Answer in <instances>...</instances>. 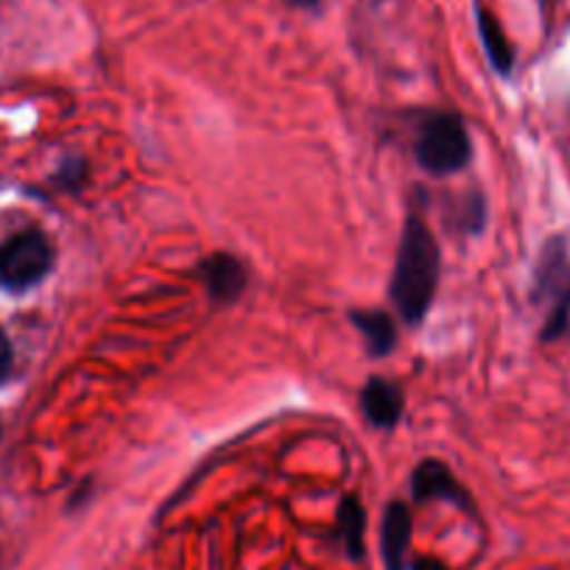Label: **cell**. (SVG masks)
Segmentation results:
<instances>
[{
	"label": "cell",
	"instance_id": "11",
	"mask_svg": "<svg viewBox=\"0 0 570 570\" xmlns=\"http://www.w3.org/2000/svg\"><path fill=\"white\" fill-rule=\"evenodd\" d=\"M479 26H481V37H484V48H487V53H490L492 65H495V68L507 76L509 70H512V48H509L507 37H503V31L498 29V23L492 20V14L479 12Z\"/></svg>",
	"mask_w": 570,
	"mask_h": 570
},
{
	"label": "cell",
	"instance_id": "7",
	"mask_svg": "<svg viewBox=\"0 0 570 570\" xmlns=\"http://www.w3.org/2000/svg\"><path fill=\"white\" fill-rule=\"evenodd\" d=\"M411 540V514L403 503H389L381 525V551L386 570H405V551Z\"/></svg>",
	"mask_w": 570,
	"mask_h": 570
},
{
	"label": "cell",
	"instance_id": "6",
	"mask_svg": "<svg viewBox=\"0 0 570 570\" xmlns=\"http://www.w3.org/2000/svg\"><path fill=\"white\" fill-rule=\"evenodd\" d=\"M361 409L375 428H394L403 414V394L394 383L372 377L361 392Z\"/></svg>",
	"mask_w": 570,
	"mask_h": 570
},
{
	"label": "cell",
	"instance_id": "1",
	"mask_svg": "<svg viewBox=\"0 0 570 570\" xmlns=\"http://www.w3.org/2000/svg\"><path fill=\"white\" fill-rule=\"evenodd\" d=\"M440 285V246L425 224L411 216L400 238L397 263L392 277V299L397 314L409 325H420L434 303Z\"/></svg>",
	"mask_w": 570,
	"mask_h": 570
},
{
	"label": "cell",
	"instance_id": "8",
	"mask_svg": "<svg viewBox=\"0 0 570 570\" xmlns=\"http://www.w3.org/2000/svg\"><path fill=\"white\" fill-rule=\"evenodd\" d=\"M414 498L416 501H431V498H442V501H453L459 507H470L468 495L462 492V487L456 484V479L451 475V470L442 462L428 459L420 468L414 470Z\"/></svg>",
	"mask_w": 570,
	"mask_h": 570
},
{
	"label": "cell",
	"instance_id": "2",
	"mask_svg": "<svg viewBox=\"0 0 570 570\" xmlns=\"http://www.w3.org/2000/svg\"><path fill=\"white\" fill-rule=\"evenodd\" d=\"M416 160L431 174L462 171L470 160V137L453 112H428L416 126Z\"/></svg>",
	"mask_w": 570,
	"mask_h": 570
},
{
	"label": "cell",
	"instance_id": "4",
	"mask_svg": "<svg viewBox=\"0 0 570 570\" xmlns=\"http://www.w3.org/2000/svg\"><path fill=\"white\" fill-rule=\"evenodd\" d=\"M537 285H540V292L551 299V314H548L546 322V338H553L568 327L570 314V263L559 240H553V244L548 246L546 257H542L540 263V274H537Z\"/></svg>",
	"mask_w": 570,
	"mask_h": 570
},
{
	"label": "cell",
	"instance_id": "12",
	"mask_svg": "<svg viewBox=\"0 0 570 570\" xmlns=\"http://www.w3.org/2000/svg\"><path fill=\"white\" fill-rule=\"evenodd\" d=\"M9 372H12V344H9L7 333L0 331V383L7 381Z\"/></svg>",
	"mask_w": 570,
	"mask_h": 570
},
{
	"label": "cell",
	"instance_id": "13",
	"mask_svg": "<svg viewBox=\"0 0 570 570\" xmlns=\"http://www.w3.org/2000/svg\"><path fill=\"white\" fill-rule=\"evenodd\" d=\"M414 570H445L440 562H434V559H420V562L414 564Z\"/></svg>",
	"mask_w": 570,
	"mask_h": 570
},
{
	"label": "cell",
	"instance_id": "9",
	"mask_svg": "<svg viewBox=\"0 0 570 570\" xmlns=\"http://www.w3.org/2000/svg\"><path fill=\"white\" fill-rule=\"evenodd\" d=\"M350 320L358 327L361 336L366 338V347H370L372 355L392 353L394 342H397V331H394V322L386 314H381V311H355Z\"/></svg>",
	"mask_w": 570,
	"mask_h": 570
},
{
	"label": "cell",
	"instance_id": "14",
	"mask_svg": "<svg viewBox=\"0 0 570 570\" xmlns=\"http://www.w3.org/2000/svg\"><path fill=\"white\" fill-rule=\"evenodd\" d=\"M292 7H299V9H316L322 3V0H288Z\"/></svg>",
	"mask_w": 570,
	"mask_h": 570
},
{
	"label": "cell",
	"instance_id": "3",
	"mask_svg": "<svg viewBox=\"0 0 570 570\" xmlns=\"http://www.w3.org/2000/svg\"><path fill=\"white\" fill-rule=\"evenodd\" d=\"M53 249L40 229H23L0 246V288L26 292L51 272Z\"/></svg>",
	"mask_w": 570,
	"mask_h": 570
},
{
	"label": "cell",
	"instance_id": "10",
	"mask_svg": "<svg viewBox=\"0 0 570 570\" xmlns=\"http://www.w3.org/2000/svg\"><path fill=\"white\" fill-rule=\"evenodd\" d=\"M364 525H366V518L358 498L353 495L344 498L336 514V529H338V537H342L344 548H347V553L353 559H358L361 551H364Z\"/></svg>",
	"mask_w": 570,
	"mask_h": 570
},
{
	"label": "cell",
	"instance_id": "5",
	"mask_svg": "<svg viewBox=\"0 0 570 570\" xmlns=\"http://www.w3.org/2000/svg\"><path fill=\"white\" fill-rule=\"evenodd\" d=\"M199 277L207 285L210 297L218 299V303H235L244 294L246 272L238 257L233 255L207 257L199 268Z\"/></svg>",
	"mask_w": 570,
	"mask_h": 570
}]
</instances>
